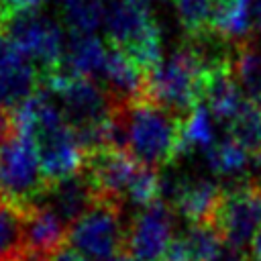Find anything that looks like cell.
<instances>
[{
    "label": "cell",
    "mask_w": 261,
    "mask_h": 261,
    "mask_svg": "<svg viewBox=\"0 0 261 261\" xmlns=\"http://www.w3.org/2000/svg\"><path fill=\"white\" fill-rule=\"evenodd\" d=\"M251 257H253V261H261V228L255 232V237L251 241Z\"/></svg>",
    "instance_id": "obj_29"
},
{
    "label": "cell",
    "mask_w": 261,
    "mask_h": 261,
    "mask_svg": "<svg viewBox=\"0 0 261 261\" xmlns=\"http://www.w3.org/2000/svg\"><path fill=\"white\" fill-rule=\"evenodd\" d=\"M24 212V245L27 261H49L57 251L65 247L69 226L45 204L37 202Z\"/></svg>",
    "instance_id": "obj_10"
},
{
    "label": "cell",
    "mask_w": 261,
    "mask_h": 261,
    "mask_svg": "<svg viewBox=\"0 0 261 261\" xmlns=\"http://www.w3.org/2000/svg\"><path fill=\"white\" fill-rule=\"evenodd\" d=\"M102 2H108V0H102Z\"/></svg>",
    "instance_id": "obj_33"
},
{
    "label": "cell",
    "mask_w": 261,
    "mask_h": 261,
    "mask_svg": "<svg viewBox=\"0 0 261 261\" xmlns=\"http://www.w3.org/2000/svg\"><path fill=\"white\" fill-rule=\"evenodd\" d=\"M49 261H90V259L86 255H82L77 249H73V247H63Z\"/></svg>",
    "instance_id": "obj_28"
},
{
    "label": "cell",
    "mask_w": 261,
    "mask_h": 261,
    "mask_svg": "<svg viewBox=\"0 0 261 261\" xmlns=\"http://www.w3.org/2000/svg\"><path fill=\"white\" fill-rule=\"evenodd\" d=\"M181 239L192 261H214L224 245V239L214 222H190Z\"/></svg>",
    "instance_id": "obj_23"
},
{
    "label": "cell",
    "mask_w": 261,
    "mask_h": 261,
    "mask_svg": "<svg viewBox=\"0 0 261 261\" xmlns=\"http://www.w3.org/2000/svg\"><path fill=\"white\" fill-rule=\"evenodd\" d=\"M232 75L243 92V96L259 104L261 102V49L253 35L234 43L232 55Z\"/></svg>",
    "instance_id": "obj_16"
},
{
    "label": "cell",
    "mask_w": 261,
    "mask_h": 261,
    "mask_svg": "<svg viewBox=\"0 0 261 261\" xmlns=\"http://www.w3.org/2000/svg\"><path fill=\"white\" fill-rule=\"evenodd\" d=\"M4 31L10 35V39L22 49V53L35 63V67L41 73V86L45 80L61 69L65 45L61 37V29L39 10H29L12 16Z\"/></svg>",
    "instance_id": "obj_7"
},
{
    "label": "cell",
    "mask_w": 261,
    "mask_h": 261,
    "mask_svg": "<svg viewBox=\"0 0 261 261\" xmlns=\"http://www.w3.org/2000/svg\"><path fill=\"white\" fill-rule=\"evenodd\" d=\"M184 120L149 98L118 104L106 126V147L126 151L139 163L161 169L179 157Z\"/></svg>",
    "instance_id": "obj_1"
},
{
    "label": "cell",
    "mask_w": 261,
    "mask_h": 261,
    "mask_svg": "<svg viewBox=\"0 0 261 261\" xmlns=\"http://www.w3.org/2000/svg\"><path fill=\"white\" fill-rule=\"evenodd\" d=\"M175 210L163 198L141 208L126 226L124 253L135 261H161L173 239Z\"/></svg>",
    "instance_id": "obj_8"
},
{
    "label": "cell",
    "mask_w": 261,
    "mask_h": 261,
    "mask_svg": "<svg viewBox=\"0 0 261 261\" xmlns=\"http://www.w3.org/2000/svg\"><path fill=\"white\" fill-rule=\"evenodd\" d=\"M35 141L14 128L0 143V196L18 208L41 202L49 190Z\"/></svg>",
    "instance_id": "obj_4"
},
{
    "label": "cell",
    "mask_w": 261,
    "mask_h": 261,
    "mask_svg": "<svg viewBox=\"0 0 261 261\" xmlns=\"http://www.w3.org/2000/svg\"><path fill=\"white\" fill-rule=\"evenodd\" d=\"M41 4L43 0H0V24L6 27L12 16L29 10H39Z\"/></svg>",
    "instance_id": "obj_25"
},
{
    "label": "cell",
    "mask_w": 261,
    "mask_h": 261,
    "mask_svg": "<svg viewBox=\"0 0 261 261\" xmlns=\"http://www.w3.org/2000/svg\"><path fill=\"white\" fill-rule=\"evenodd\" d=\"M204 157L208 161V167L216 175H228L234 179L245 177L247 167L251 163V155L230 137L212 143L208 149H204Z\"/></svg>",
    "instance_id": "obj_19"
},
{
    "label": "cell",
    "mask_w": 261,
    "mask_h": 261,
    "mask_svg": "<svg viewBox=\"0 0 261 261\" xmlns=\"http://www.w3.org/2000/svg\"><path fill=\"white\" fill-rule=\"evenodd\" d=\"M106 57L108 45H104L94 33H67L63 63L73 73L98 80L104 71Z\"/></svg>",
    "instance_id": "obj_15"
},
{
    "label": "cell",
    "mask_w": 261,
    "mask_h": 261,
    "mask_svg": "<svg viewBox=\"0 0 261 261\" xmlns=\"http://www.w3.org/2000/svg\"><path fill=\"white\" fill-rule=\"evenodd\" d=\"M206 67L198 53L186 43L159 61L147 73L145 98L169 108L179 116H188L204 102Z\"/></svg>",
    "instance_id": "obj_3"
},
{
    "label": "cell",
    "mask_w": 261,
    "mask_h": 261,
    "mask_svg": "<svg viewBox=\"0 0 261 261\" xmlns=\"http://www.w3.org/2000/svg\"><path fill=\"white\" fill-rule=\"evenodd\" d=\"M212 222L226 245L247 249L255 232L261 228V181L241 177L222 186Z\"/></svg>",
    "instance_id": "obj_6"
},
{
    "label": "cell",
    "mask_w": 261,
    "mask_h": 261,
    "mask_svg": "<svg viewBox=\"0 0 261 261\" xmlns=\"http://www.w3.org/2000/svg\"><path fill=\"white\" fill-rule=\"evenodd\" d=\"M100 80L108 96L112 98L114 106L145 98L147 73L133 59H128L122 51H118L112 45H108V57H106V65Z\"/></svg>",
    "instance_id": "obj_12"
},
{
    "label": "cell",
    "mask_w": 261,
    "mask_h": 261,
    "mask_svg": "<svg viewBox=\"0 0 261 261\" xmlns=\"http://www.w3.org/2000/svg\"><path fill=\"white\" fill-rule=\"evenodd\" d=\"M49 90L65 120L77 135L84 151L106 147V126L114 110V102L106 88L88 75L73 73L65 65L51 73L41 86Z\"/></svg>",
    "instance_id": "obj_2"
},
{
    "label": "cell",
    "mask_w": 261,
    "mask_h": 261,
    "mask_svg": "<svg viewBox=\"0 0 261 261\" xmlns=\"http://www.w3.org/2000/svg\"><path fill=\"white\" fill-rule=\"evenodd\" d=\"M141 165L143 163H139L126 151H118L112 147H100V149L86 153L82 171L90 179L98 198H110V200L124 202L130 190V184L137 171L141 169Z\"/></svg>",
    "instance_id": "obj_9"
},
{
    "label": "cell",
    "mask_w": 261,
    "mask_h": 261,
    "mask_svg": "<svg viewBox=\"0 0 261 261\" xmlns=\"http://www.w3.org/2000/svg\"><path fill=\"white\" fill-rule=\"evenodd\" d=\"M120 200L98 198L71 226L67 243L90 261H108L124 251L126 226L122 222Z\"/></svg>",
    "instance_id": "obj_5"
},
{
    "label": "cell",
    "mask_w": 261,
    "mask_h": 261,
    "mask_svg": "<svg viewBox=\"0 0 261 261\" xmlns=\"http://www.w3.org/2000/svg\"><path fill=\"white\" fill-rule=\"evenodd\" d=\"M14 128H16V126H14V112L0 108V143H2Z\"/></svg>",
    "instance_id": "obj_27"
},
{
    "label": "cell",
    "mask_w": 261,
    "mask_h": 261,
    "mask_svg": "<svg viewBox=\"0 0 261 261\" xmlns=\"http://www.w3.org/2000/svg\"><path fill=\"white\" fill-rule=\"evenodd\" d=\"M212 22L230 41L251 37L255 29L251 0H212Z\"/></svg>",
    "instance_id": "obj_17"
},
{
    "label": "cell",
    "mask_w": 261,
    "mask_h": 261,
    "mask_svg": "<svg viewBox=\"0 0 261 261\" xmlns=\"http://www.w3.org/2000/svg\"><path fill=\"white\" fill-rule=\"evenodd\" d=\"M0 261H27L24 212L0 196Z\"/></svg>",
    "instance_id": "obj_18"
},
{
    "label": "cell",
    "mask_w": 261,
    "mask_h": 261,
    "mask_svg": "<svg viewBox=\"0 0 261 261\" xmlns=\"http://www.w3.org/2000/svg\"><path fill=\"white\" fill-rule=\"evenodd\" d=\"M177 12V20L188 37H196L214 29L212 0H171Z\"/></svg>",
    "instance_id": "obj_24"
},
{
    "label": "cell",
    "mask_w": 261,
    "mask_h": 261,
    "mask_svg": "<svg viewBox=\"0 0 261 261\" xmlns=\"http://www.w3.org/2000/svg\"><path fill=\"white\" fill-rule=\"evenodd\" d=\"M39 90L41 73L27 55L0 67V108L16 112Z\"/></svg>",
    "instance_id": "obj_14"
},
{
    "label": "cell",
    "mask_w": 261,
    "mask_h": 261,
    "mask_svg": "<svg viewBox=\"0 0 261 261\" xmlns=\"http://www.w3.org/2000/svg\"><path fill=\"white\" fill-rule=\"evenodd\" d=\"M126 2H130L133 6H137L141 10H147V12H151V8H153V0H126Z\"/></svg>",
    "instance_id": "obj_31"
},
{
    "label": "cell",
    "mask_w": 261,
    "mask_h": 261,
    "mask_svg": "<svg viewBox=\"0 0 261 261\" xmlns=\"http://www.w3.org/2000/svg\"><path fill=\"white\" fill-rule=\"evenodd\" d=\"M251 12L255 24H261V0H251Z\"/></svg>",
    "instance_id": "obj_30"
},
{
    "label": "cell",
    "mask_w": 261,
    "mask_h": 261,
    "mask_svg": "<svg viewBox=\"0 0 261 261\" xmlns=\"http://www.w3.org/2000/svg\"><path fill=\"white\" fill-rule=\"evenodd\" d=\"M96 200L98 194L82 169L61 181L51 184L47 194L41 198V202H45L67 226H71L86 210H90Z\"/></svg>",
    "instance_id": "obj_13"
},
{
    "label": "cell",
    "mask_w": 261,
    "mask_h": 261,
    "mask_svg": "<svg viewBox=\"0 0 261 261\" xmlns=\"http://www.w3.org/2000/svg\"><path fill=\"white\" fill-rule=\"evenodd\" d=\"M222 186L206 177H186L173 184L163 181L161 198L167 196L169 204L188 222H212L218 206Z\"/></svg>",
    "instance_id": "obj_11"
},
{
    "label": "cell",
    "mask_w": 261,
    "mask_h": 261,
    "mask_svg": "<svg viewBox=\"0 0 261 261\" xmlns=\"http://www.w3.org/2000/svg\"><path fill=\"white\" fill-rule=\"evenodd\" d=\"M108 261H135V259H133V257H130L128 253H124V251H120L118 255H114V257H112V259H108Z\"/></svg>",
    "instance_id": "obj_32"
},
{
    "label": "cell",
    "mask_w": 261,
    "mask_h": 261,
    "mask_svg": "<svg viewBox=\"0 0 261 261\" xmlns=\"http://www.w3.org/2000/svg\"><path fill=\"white\" fill-rule=\"evenodd\" d=\"M226 128L228 137L237 141L253 159L261 157V110L257 104L247 100Z\"/></svg>",
    "instance_id": "obj_20"
},
{
    "label": "cell",
    "mask_w": 261,
    "mask_h": 261,
    "mask_svg": "<svg viewBox=\"0 0 261 261\" xmlns=\"http://www.w3.org/2000/svg\"><path fill=\"white\" fill-rule=\"evenodd\" d=\"M59 6L67 33H96L104 24L106 2L102 0H61Z\"/></svg>",
    "instance_id": "obj_21"
},
{
    "label": "cell",
    "mask_w": 261,
    "mask_h": 261,
    "mask_svg": "<svg viewBox=\"0 0 261 261\" xmlns=\"http://www.w3.org/2000/svg\"><path fill=\"white\" fill-rule=\"evenodd\" d=\"M214 261H253V257L245 249H237V247H230L224 243Z\"/></svg>",
    "instance_id": "obj_26"
},
{
    "label": "cell",
    "mask_w": 261,
    "mask_h": 261,
    "mask_svg": "<svg viewBox=\"0 0 261 261\" xmlns=\"http://www.w3.org/2000/svg\"><path fill=\"white\" fill-rule=\"evenodd\" d=\"M212 112L208 106L198 104L184 120L181 126V139H179V157L192 153L196 147L208 149L212 143H216L214 137V126H212Z\"/></svg>",
    "instance_id": "obj_22"
}]
</instances>
